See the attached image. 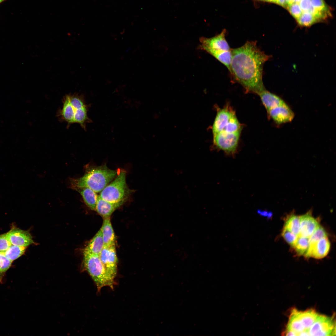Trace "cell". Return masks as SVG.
<instances>
[{"mask_svg": "<svg viewBox=\"0 0 336 336\" xmlns=\"http://www.w3.org/2000/svg\"><path fill=\"white\" fill-rule=\"evenodd\" d=\"M309 246V238L298 236L297 241L293 247L296 253L301 255L306 254Z\"/></svg>", "mask_w": 336, "mask_h": 336, "instance_id": "cell-24", "label": "cell"}, {"mask_svg": "<svg viewBox=\"0 0 336 336\" xmlns=\"http://www.w3.org/2000/svg\"><path fill=\"white\" fill-rule=\"evenodd\" d=\"M126 182V172L121 170L100 193L99 196L111 203L125 202L131 193Z\"/></svg>", "mask_w": 336, "mask_h": 336, "instance_id": "cell-5", "label": "cell"}, {"mask_svg": "<svg viewBox=\"0 0 336 336\" xmlns=\"http://www.w3.org/2000/svg\"><path fill=\"white\" fill-rule=\"evenodd\" d=\"M334 316L319 315L309 329V336H335V322Z\"/></svg>", "mask_w": 336, "mask_h": 336, "instance_id": "cell-7", "label": "cell"}, {"mask_svg": "<svg viewBox=\"0 0 336 336\" xmlns=\"http://www.w3.org/2000/svg\"><path fill=\"white\" fill-rule=\"evenodd\" d=\"M282 235L284 239L291 246L293 247L298 239V236L293 232L283 228Z\"/></svg>", "mask_w": 336, "mask_h": 336, "instance_id": "cell-28", "label": "cell"}, {"mask_svg": "<svg viewBox=\"0 0 336 336\" xmlns=\"http://www.w3.org/2000/svg\"><path fill=\"white\" fill-rule=\"evenodd\" d=\"M230 73L248 91L258 94L265 89L263 82V67L270 57L258 46L256 41H247L231 49Z\"/></svg>", "mask_w": 336, "mask_h": 336, "instance_id": "cell-1", "label": "cell"}, {"mask_svg": "<svg viewBox=\"0 0 336 336\" xmlns=\"http://www.w3.org/2000/svg\"><path fill=\"white\" fill-rule=\"evenodd\" d=\"M235 115V112L229 107L218 110L212 127L213 135L220 132Z\"/></svg>", "mask_w": 336, "mask_h": 336, "instance_id": "cell-14", "label": "cell"}, {"mask_svg": "<svg viewBox=\"0 0 336 336\" xmlns=\"http://www.w3.org/2000/svg\"><path fill=\"white\" fill-rule=\"evenodd\" d=\"M296 312L304 329L303 336H309V330L316 320L319 314L312 309L304 311H300L297 310Z\"/></svg>", "mask_w": 336, "mask_h": 336, "instance_id": "cell-16", "label": "cell"}, {"mask_svg": "<svg viewBox=\"0 0 336 336\" xmlns=\"http://www.w3.org/2000/svg\"><path fill=\"white\" fill-rule=\"evenodd\" d=\"M11 245L6 233L0 234V252H4Z\"/></svg>", "mask_w": 336, "mask_h": 336, "instance_id": "cell-31", "label": "cell"}, {"mask_svg": "<svg viewBox=\"0 0 336 336\" xmlns=\"http://www.w3.org/2000/svg\"><path fill=\"white\" fill-rule=\"evenodd\" d=\"M299 216L294 214L289 216L285 222L283 228L299 236L300 232Z\"/></svg>", "mask_w": 336, "mask_h": 336, "instance_id": "cell-22", "label": "cell"}, {"mask_svg": "<svg viewBox=\"0 0 336 336\" xmlns=\"http://www.w3.org/2000/svg\"><path fill=\"white\" fill-rule=\"evenodd\" d=\"M296 21L301 26L308 27L319 21L312 14L308 12H303Z\"/></svg>", "mask_w": 336, "mask_h": 336, "instance_id": "cell-25", "label": "cell"}, {"mask_svg": "<svg viewBox=\"0 0 336 336\" xmlns=\"http://www.w3.org/2000/svg\"><path fill=\"white\" fill-rule=\"evenodd\" d=\"M240 133L219 132L214 134V144L217 148L226 153L233 155L237 147Z\"/></svg>", "mask_w": 336, "mask_h": 336, "instance_id": "cell-6", "label": "cell"}, {"mask_svg": "<svg viewBox=\"0 0 336 336\" xmlns=\"http://www.w3.org/2000/svg\"><path fill=\"white\" fill-rule=\"evenodd\" d=\"M259 1L266 2H269L274 3H276L277 0H259Z\"/></svg>", "mask_w": 336, "mask_h": 336, "instance_id": "cell-36", "label": "cell"}, {"mask_svg": "<svg viewBox=\"0 0 336 336\" xmlns=\"http://www.w3.org/2000/svg\"><path fill=\"white\" fill-rule=\"evenodd\" d=\"M330 247V243L328 238L327 237H324L315 243L310 245L305 256L306 258L322 259L328 254Z\"/></svg>", "mask_w": 336, "mask_h": 336, "instance_id": "cell-12", "label": "cell"}, {"mask_svg": "<svg viewBox=\"0 0 336 336\" xmlns=\"http://www.w3.org/2000/svg\"><path fill=\"white\" fill-rule=\"evenodd\" d=\"M125 202L111 203L103 199L98 195L95 211L104 219L110 217L113 213Z\"/></svg>", "mask_w": 336, "mask_h": 336, "instance_id": "cell-15", "label": "cell"}, {"mask_svg": "<svg viewBox=\"0 0 336 336\" xmlns=\"http://www.w3.org/2000/svg\"><path fill=\"white\" fill-rule=\"evenodd\" d=\"M90 107L91 104H87L83 95L69 93L63 97L62 105L57 111V117L60 122L66 124L67 128L77 124L86 131V124L92 122L87 114Z\"/></svg>", "mask_w": 336, "mask_h": 336, "instance_id": "cell-2", "label": "cell"}, {"mask_svg": "<svg viewBox=\"0 0 336 336\" xmlns=\"http://www.w3.org/2000/svg\"><path fill=\"white\" fill-rule=\"evenodd\" d=\"M226 30L224 29L219 34L211 38H200V48L205 51L209 50H231V49L227 41L225 36Z\"/></svg>", "mask_w": 336, "mask_h": 336, "instance_id": "cell-9", "label": "cell"}, {"mask_svg": "<svg viewBox=\"0 0 336 336\" xmlns=\"http://www.w3.org/2000/svg\"><path fill=\"white\" fill-rule=\"evenodd\" d=\"M267 112L272 119L278 125L291 122L295 116L294 112L286 103L272 108Z\"/></svg>", "mask_w": 336, "mask_h": 336, "instance_id": "cell-11", "label": "cell"}, {"mask_svg": "<svg viewBox=\"0 0 336 336\" xmlns=\"http://www.w3.org/2000/svg\"><path fill=\"white\" fill-rule=\"evenodd\" d=\"M26 248L12 245L4 253L7 258L13 262L24 254Z\"/></svg>", "mask_w": 336, "mask_h": 336, "instance_id": "cell-23", "label": "cell"}, {"mask_svg": "<svg viewBox=\"0 0 336 336\" xmlns=\"http://www.w3.org/2000/svg\"><path fill=\"white\" fill-rule=\"evenodd\" d=\"M7 0H0V4Z\"/></svg>", "mask_w": 336, "mask_h": 336, "instance_id": "cell-38", "label": "cell"}, {"mask_svg": "<svg viewBox=\"0 0 336 336\" xmlns=\"http://www.w3.org/2000/svg\"><path fill=\"white\" fill-rule=\"evenodd\" d=\"M104 247L101 228L91 240L83 252L99 255Z\"/></svg>", "mask_w": 336, "mask_h": 336, "instance_id": "cell-18", "label": "cell"}, {"mask_svg": "<svg viewBox=\"0 0 336 336\" xmlns=\"http://www.w3.org/2000/svg\"><path fill=\"white\" fill-rule=\"evenodd\" d=\"M99 256L107 272L114 279L117 275L118 262L115 245L104 246Z\"/></svg>", "mask_w": 336, "mask_h": 336, "instance_id": "cell-8", "label": "cell"}, {"mask_svg": "<svg viewBox=\"0 0 336 336\" xmlns=\"http://www.w3.org/2000/svg\"><path fill=\"white\" fill-rule=\"evenodd\" d=\"M276 4L283 7H287L286 0H277Z\"/></svg>", "mask_w": 336, "mask_h": 336, "instance_id": "cell-34", "label": "cell"}, {"mask_svg": "<svg viewBox=\"0 0 336 336\" xmlns=\"http://www.w3.org/2000/svg\"><path fill=\"white\" fill-rule=\"evenodd\" d=\"M6 233L12 245L27 247L35 243L29 231L21 229L14 225H12L10 230Z\"/></svg>", "mask_w": 336, "mask_h": 336, "instance_id": "cell-10", "label": "cell"}, {"mask_svg": "<svg viewBox=\"0 0 336 336\" xmlns=\"http://www.w3.org/2000/svg\"><path fill=\"white\" fill-rule=\"evenodd\" d=\"M257 94L259 96L263 105L267 111L286 103L280 97L269 92L265 89L259 92Z\"/></svg>", "mask_w": 336, "mask_h": 336, "instance_id": "cell-17", "label": "cell"}, {"mask_svg": "<svg viewBox=\"0 0 336 336\" xmlns=\"http://www.w3.org/2000/svg\"><path fill=\"white\" fill-rule=\"evenodd\" d=\"M299 221L298 236L309 238L319 225L318 221L312 216L311 211L299 216Z\"/></svg>", "mask_w": 336, "mask_h": 336, "instance_id": "cell-13", "label": "cell"}, {"mask_svg": "<svg viewBox=\"0 0 336 336\" xmlns=\"http://www.w3.org/2000/svg\"><path fill=\"white\" fill-rule=\"evenodd\" d=\"M206 52L223 64L230 72V66L232 58L231 49L229 51L209 50Z\"/></svg>", "mask_w": 336, "mask_h": 336, "instance_id": "cell-21", "label": "cell"}, {"mask_svg": "<svg viewBox=\"0 0 336 336\" xmlns=\"http://www.w3.org/2000/svg\"><path fill=\"white\" fill-rule=\"evenodd\" d=\"M257 212L261 216L266 217L268 219H271L273 216V213L271 212L258 210Z\"/></svg>", "mask_w": 336, "mask_h": 336, "instance_id": "cell-33", "label": "cell"}, {"mask_svg": "<svg viewBox=\"0 0 336 336\" xmlns=\"http://www.w3.org/2000/svg\"><path fill=\"white\" fill-rule=\"evenodd\" d=\"M301 0H295V2L298 3Z\"/></svg>", "mask_w": 336, "mask_h": 336, "instance_id": "cell-37", "label": "cell"}, {"mask_svg": "<svg viewBox=\"0 0 336 336\" xmlns=\"http://www.w3.org/2000/svg\"><path fill=\"white\" fill-rule=\"evenodd\" d=\"M327 236L324 229L319 225L309 238V245L315 243L323 238L327 237Z\"/></svg>", "mask_w": 336, "mask_h": 336, "instance_id": "cell-27", "label": "cell"}, {"mask_svg": "<svg viewBox=\"0 0 336 336\" xmlns=\"http://www.w3.org/2000/svg\"><path fill=\"white\" fill-rule=\"evenodd\" d=\"M298 3L302 12H309L312 7L310 0H301Z\"/></svg>", "mask_w": 336, "mask_h": 336, "instance_id": "cell-32", "label": "cell"}, {"mask_svg": "<svg viewBox=\"0 0 336 336\" xmlns=\"http://www.w3.org/2000/svg\"><path fill=\"white\" fill-rule=\"evenodd\" d=\"M82 269L89 274L100 292L103 287L108 286L114 288L115 284L113 279L107 272L98 255L83 252Z\"/></svg>", "mask_w": 336, "mask_h": 336, "instance_id": "cell-4", "label": "cell"}, {"mask_svg": "<svg viewBox=\"0 0 336 336\" xmlns=\"http://www.w3.org/2000/svg\"><path fill=\"white\" fill-rule=\"evenodd\" d=\"M310 0L312 6L314 8L329 15H330L329 8L324 0Z\"/></svg>", "mask_w": 336, "mask_h": 336, "instance_id": "cell-29", "label": "cell"}, {"mask_svg": "<svg viewBox=\"0 0 336 336\" xmlns=\"http://www.w3.org/2000/svg\"><path fill=\"white\" fill-rule=\"evenodd\" d=\"M295 2V0H286L287 7V6Z\"/></svg>", "mask_w": 336, "mask_h": 336, "instance_id": "cell-35", "label": "cell"}, {"mask_svg": "<svg viewBox=\"0 0 336 336\" xmlns=\"http://www.w3.org/2000/svg\"><path fill=\"white\" fill-rule=\"evenodd\" d=\"M118 171L109 168L105 164L91 167L82 177L72 179V188L75 190L87 187L96 193L101 191L116 176Z\"/></svg>", "mask_w": 336, "mask_h": 336, "instance_id": "cell-3", "label": "cell"}, {"mask_svg": "<svg viewBox=\"0 0 336 336\" xmlns=\"http://www.w3.org/2000/svg\"><path fill=\"white\" fill-rule=\"evenodd\" d=\"M82 196L86 205L92 210H95L98 195L97 193L91 189L84 187L76 190Z\"/></svg>", "mask_w": 336, "mask_h": 336, "instance_id": "cell-20", "label": "cell"}, {"mask_svg": "<svg viewBox=\"0 0 336 336\" xmlns=\"http://www.w3.org/2000/svg\"><path fill=\"white\" fill-rule=\"evenodd\" d=\"M101 228L104 246L115 245V235L110 220V217L104 219Z\"/></svg>", "mask_w": 336, "mask_h": 336, "instance_id": "cell-19", "label": "cell"}, {"mask_svg": "<svg viewBox=\"0 0 336 336\" xmlns=\"http://www.w3.org/2000/svg\"><path fill=\"white\" fill-rule=\"evenodd\" d=\"M287 8L291 15L296 20L299 18L302 13L299 3L297 2L293 3L287 6Z\"/></svg>", "mask_w": 336, "mask_h": 336, "instance_id": "cell-30", "label": "cell"}, {"mask_svg": "<svg viewBox=\"0 0 336 336\" xmlns=\"http://www.w3.org/2000/svg\"><path fill=\"white\" fill-rule=\"evenodd\" d=\"M12 262L4 252H0V283H2L5 274L11 266Z\"/></svg>", "mask_w": 336, "mask_h": 336, "instance_id": "cell-26", "label": "cell"}]
</instances>
